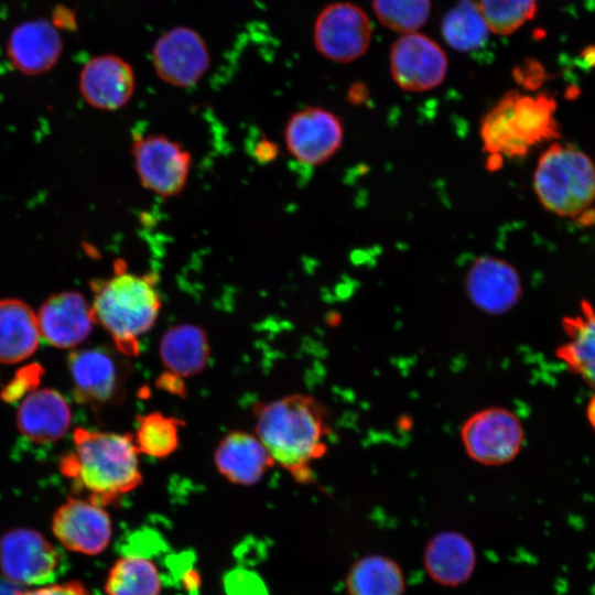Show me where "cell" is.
Here are the masks:
<instances>
[{
    "instance_id": "cell-1",
    "label": "cell",
    "mask_w": 595,
    "mask_h": 595,
    "mask_svg": "<svg viewBox=\"0 0 595 595\" xmlns=\"http://www.w3.org/2000/svg\"><path fill=\"white\" fill-rule=\"evenodd\" d=\"M255 434L274 464L300 483L313 479L311 465L327 448L326 409L309 394L294 393L253 408Z\"/></svg>"
},
{
    "instance_id": "cell-2",
    "label": "cell",
    "mask_w": 595,
    "mask_h": 595,
    "mask_svg": "<svg viewBox=\"0 0 595 595\" xmlns=\"http://www.w3.org/2000/svg\"><path fill=\"white\" fill-rule=\"evenodd\" d=\"M73 443L60 470L89 501L105 507L141 485L133 435L77 428Z\"/></svg>"
},
{
    "instance_id": "cell-3",
    "label": "cell",
    "mask_w": 595,
    "mask_h": 595,
    "mask_svg": "<svg viewBox=\"0 0 595 595\" xmlns=\"http://www.w3.org/2000/svg\"><path fill=\"white\" fill-rule=\"evenodd\" d=\"M94 323L111 337L125 356H137L139 339L154 325L161 309L156 275L119 270L108 279L91 282Z\"/></svg>"
},
{
    "instance_id": "cell-4",
    "label": "cell",
    "mask_w": 595,
    "mask_h": 595,
    "mask_svg": "<svg viewBox=\"0 0 595 595\" xmlns=\"http://www.w3.org/2000/svg\"><path fill=\"white\" fill-rule=\"evenodd\" d=\"M554 112L555 100L548 95L507 91L482 120L484 151L501 160L524 156L537 143L560 136Z\"/></svg>"
},
{
    "instance_id": "cell-5",
    "label": "cell",
    "mask_w": 595,
    "mask_h": 595,
    "mask_svg": "<svg viewBox=\"0 0 595 595\" xmlns=\"http://www.w3.org/2000/svg\"><path fill=\"white\" fill-rule=\"evenodd\" d=\"M540 203L562 217H578L595 203V166L572 145L554 143L540 156L533 175Z\"/></svg>"
},
{
    "instance_id": "cell-6",
    "label": "cell",
    "mask_w": 595,
    "mask_h": 595,
    "mask_svg": "<svg viewBox=\"0 0 595 595\" xmlns=\"http://www.w3.org/2000/svg\"><path fill=\"white\" fill-rule=\"evenodd\" d=\"M64 567L62 552L35 530L14 529L0 539V570L14 584L48 585Z\"/></svg>"
},
{
    "instance_id": "cell-7",
    "label": "cell",
    "mask_w": 595,
    "mask_h": 595,
    "mask_svg": "<svg viewBox=\"0 0 595 595\" xmlns=\"http://www.w3.org/2000/svg\"><path fill=\"white\" fill-rule=\"evenodd\" d=\"M132 158L144 188L164 198L176 196L184 190L192 156L177 141L156 133L134 134Z\"/></svg>"
},
{
    "instance_id": "cell-8",
    "label": "cell",
    "mask_w": 595,
    "mask_h": 595,
    "mask_svg": "<svg viewBox=\"0 0 595 595\" xmlns=\"http://www.w3.org/2000/svg\"><path fill=\"white\" fill-rule=\"evenodd\" d=\"M462 444L476 463L499 466L515 459L523 443L518 416L502 407L475 412L462 425Z\"/></svg>"
},
{
    "instance_id": "cell-9",
    "label": "cell",
    "mask_w": 595,
    "mask_h": 595,
    "mask_svg": "<svg viewBox=\"0 0 595 595\" xmlns=\"http://www.w3.org/2000/svg\"><path fill=\"white\" fill-rule=\"evenodd\" d=\"M372 29L366 12L349 2L325 7L313 26L317 52L337 63H348L363 56L371 42Z\"/></svg>"
},
{
    "instance_id": "cell-10",
    "label": "cell",
    "mask_w": 595,
    "mask_h": 595,
    "mask_svg": "<svg viewBox=\"0 0 595 595\" xmlns=\"http://www.w3.org/2000/svg\"><path fill=\"white\" fill-rule=\"evenodd\" d=\"M151 61L164 83L187 88L196 85L210 65L203 36L188 26H175L162 33L153 44Z\"/></svg>"
},
{
    "instance_id": "cell-11",
    "label": "cell",
    "mask_w": 595,
    "mask_h": 595,
    "mask_svg": "<svg viewBox=\"0 0 595 595\" xmlns=\"http://www.w3.org/2000/svg\"><path fill=\"white\" fill-rule=\"evenodd\" d=\"M68 369L78 402L97 408L122 399L127 372L113 350L75 349L69 355Z\"/></svg>"
},
{
    "instance_id": "cell-12",
    "label": "cell",
    "mask_w": 595,
    "mask_h": 595,
    "mask_svg": "<svg viewBox=\"0 0 595 595\" xmlns=\"http://www.w3.org/2000/svg\"><path fill=\"white\" fill-rule=\"evenodd\" d=\"M448 62L443 48L429 36L412 32L400 36L390 51V72L405 91L434 89L444 80Z\"/></svg>"
},
{
    "instance_id": "cell-13",
    "label": "cell",
    "mask_w": 595,
    "mask_h": 595,
    "mask_svg": "<svg viewBox=\"0 0 595 595\" xmlns=\"http://www.w3.org/2000/svg\"><path fill=\"white\" fill-rule=\"evenodd\" d=\"M344 128L340 119L321 107H306L294 112L284 128L289 153L300 163L320 165L342 147Z\"/></svg>"
},
{
    "instance_id": "cell-14",
    "label": "cell",
    "mask_w": 595,
    "mask_h": 595,
    "mask_svg": "<svg viewBox=\"0 0 595 595\" xmlns=\"http://www.w3.org/2000/svg\"><path fill=\"white\" fill-rule=\"evenodd\" d=\"M52 531L64 548L87 555L101 553L112 534L104 507L75 497L67 498L55 511Z\"/></svg>"
},
{
    "instance_id": "cell-15",
    "label": "cell",
    "mask_w": 595,
    "mask_h": 595,
    "mask_svg": "<svg viewBox=\"0 0 595 595\" xmlns=\"http://www.w3.org/2000/svg\"><path fill=\"white\" fill-rule=\"evenodd\" d=\"M41 339L60 349H74L91 333L90 304L77 291L48 296L36 313Z\"/></svg>"
},
{
    "instance_id": "cell-16",
    "label": "cell",
    "mask_w": 595,
    "mask_h": 595,
    "mask_svg": "<svg viewBox=\"0 0 595 595\" xmlns=\"http://www.w3.org/2000/svg\"><path fill=\"white\" fill-rule=\"evenodd\" d=\"M136 87L132 66L120 56L104 54L90 58L79 75V91L95 109L113 111L131 99Z\"/></svg>"
},
{
    "instance_id": "cell-17",
    "label": "cell",
    "mask_w": 595,
    "mask_h": 595,
    "mask_svg": "<svg viewBox=\"0 0 595 595\" xmlns=\"http://www.w3.org/2000/svg\"><path fill=\"white\" fill-rule=\"evenodd\" d=\"M466 290L477 307L486 313L502 314L518 303L522 285L513 266L502 259L484 256L469 267Z\"/></svg>"
},
{
    "instance_id": "cell-18",
    "label": "cell",
    "mask_w": 595,
    "mask_h": 595,
    "mask_svg": "<svg viewBox=\"0 0 595 595\" xmlns=\"http://www.w3.org/2000/svg\"><path fill=\"white\" fill-rule=\"evenodd\" d=\"M17 428L28 440L52 443L62 439L72 423L67 400L57 390L41 388L30 391L19 404Z\"/></svg>"
},
{
    "instance_id": "cell-19",
    "label": "cell",
    "mask_w": 595,
    "mask_h": 595,
    "mask_svg": "<svg viewBox=\"0 0 595 595\" xmlns=\"http://www.w3.org/2000/svg\"><path fill=\"white\" fill-rule=\"evenodd\" d=\"M62 39L46 20L36 19L17 25L8 41L7 52L11 65L24 75L48 72L62 53Z\"/></svg>"
},
{
    "instance_id": "cell-20",
    "label": "cell",
    "mask_w": 595,
    "mask_h": 595,
    "mask_svg": "<svg viewBox=\"0 0 595 595\" xmlns=\"http://www.w3.org/2000/svg\"><path fill=\"white\" fill-rule=\"evenodd\" d=\"M214 462L227 480L241 486L256 484L274 464L257 435L244 431L229 432L220 440Z\"/></svg>"
},
{
    "instance_id": "cell-21",
    "label": "cell",
    "mask_w": 595,
    "mask_h": 595,
    "mask_svg": "<svg viewBox=\"0 0 595 595\" xmlns=\"http://www.w3.org/2000/svg\"><path fill=\"white\" fill-rule=\"evenodd\" d=\"M423 563L428 574L436 583L458 586L465 583L475 570V549L461 533L441 532L426 544Z\"/></svg>"
},
{
    "instance_id": "cell-22",
    "label": "cell",
    "mask_w": 595,
    "mask_h": 595,
    "mask_svg": "<svg viewBox=\"0 0 595 595\" xmlns=\"http://www.w3.org/2000/svg\"><path fill=\"white\" fill-rule=\"evenodd\" d=\"M41 342L36 313L19 299L0 300V363L18 364L32 356Z\"/></svg>"
},
{
    "instance_id": "cell-23",
    "label": "cell",
    "mask_w": 595,
    "mask_h": 595,
    "mask_svg": "<svg viewBox=\"0 0 595 595\" xmlns=\"http://www.w3.org/2000/svg\"><path fill=\"white\" fill-rule=\"evenodd\" d=\"M159 354L169 372L187 378L205 368L209 360L210 346L206 333L201 327L180 324L163 334Z\"/></svg>"
},
{
    "instance_id": "cell-24",
    "label": "cell",
    "mask_w": 595,
    "mask_h": 595,
    "mask_svg": "<svg viewBox=\"0 0 595 595\" xmlns=\"http://www.w3.org/2000/svg\"><path fill=\"white\" fill-rule=\"evenodd\" d=\"M562 326L567 340L555 350L566 367L595 388V310L582 301L581 312L564 316Z\"/></svg>"
},
{
    "instance_id": "cell-25",
    "label": "cell",
    "mask_w": 595,
    "mask_h": 595,
    "mask_svg": "<svg viewBox=\"0 0 595 595\" xmlns=\"http://www.w3.org/2000/svg\"><path fill=\"white\" fill-rule=\"evenodd\" d=\"M349 595H403L405 582L400 565L383 555L356 561L346 576Z\"/></svg>"
},
{
    "instance_id": "cell-26",
    "label": "cell",
    "mask_w": 595,
    "mask_h": 595,
    "mask_svg": "<svg viewBox=\"0 0 595 595\" xmlns=\"http://www.w3.org/2000/svg\"><path fill=\"white\" fill-rule=\"evenodd\" d=\"M161 587L158 566L137 554L119 558L111 566L105 584L107 595H159Z\"/></svg>"
},
{
    "instance_id": "cell-27",
    "label": "cell",
    "mask_w": 595,
    "mask_h": 595,
    "mask_svg": "<svg viewBox=\"0 0 595 595\" xmlns=\"http://www.w3.org/2000/svg\"><path fill=\"white\" fill-rule=\"evenodd\" d=\"M441 32L452 48L470 52L484 45L489 29L474 0H458L444 15Z\"/></svg>"
},
{
    "instance_id": "cell-28",
    "label": "cell",
    "mask_w": 595,
    "mask_h": 595,
    "mask_svg": "<svg viewBox=\"0 0 595 595\" xmlns=\"http://www.w3.org/2000/svg\"><path fill=\"white\" fill-rule=\"evenodd\" d=\"M184 423L160 412H151L139 419L133 436L139 453L163 458L173 454L180 443V429Z\"/></svg>"
},
{
    "instance_id": "cell-29",
    "label": "cell",
    "mask_w": 595,
    "mask_h": 595,
    "mask_svg": "<svg viewBox=\"0 0 595 595\" xmlns=\"http://www.w3.org/2000/svg\"><path fill=\"white\" fill-rule=\"evenodd\" d=\"M489 31L507 35L517 31L537 12V0H474Z\"/></svg>"
},
{
    "instance_id": "cell-30",
    "label": "cell",
    "mask_w": 595,
    "mask_h": 595,
    "mask_svg": "<svg viewBox=\"0 0 595 595\" xmlns=\"http://www.w3.org/2000/svg\"><path fill=\"white\" fill-rule=\"evenodd\" d=\"M431 0H372L374 11L388 29L412 33L425 24L431 13Z\"/></svg>"
},
{
    "instance_id": "cell-31",
    "label": "cell",
    "mask_w": 595,
    "mask_h": 595,
    "mask_svg": "<svg viewBox=\"0 0 595 595\" xmlns=\"http://www.w3.org/2000/svg\"><path fill=\"white\" fill-rule=\"evenodd\" d=\"M19 595H89V592L79 582H67L44 585Z\"/></svg>"
},
{
    "instance_id": "cell-32",
    "label": "cell",
    "mask_w": 595,
    "mask_h": 595,
    "mask_svg": "<svg viewBox=\"0 0 595 595\" xmlns=\"http://www.w3.org/2000/svg\"><path fill=\"white\" fill-rule=\"evenodd\" d=\"M544 72L542 67L532 60L527 61L526 64L515 73V76L520 84L528 88H536L540 84Z\"/></svg>"
},
{
    "instance_id": "cell-33",
    "label": "cell",
    "mask_w": 595,
    "mask_h": 595,
    "mask_svg": "<svg viewBox=\"0 0 595 595\" xmlns=\"http://www.w3.org/2000/svg\"><path fill=\"white\" fill-rule=\"evenodd\" d=\"M159 385L167 390L169 392L175 393V394H183L185 392L183 378L173 375L171 372H166L159 379Z\"/></svg>"
},
{
    "instance_id": "cell-34",
    "label": "cell",
    "mask_w": 595,
    "mask_h": 595,
    "mask_svg": "<svg viewBox=\"0 0 595 595\" xmlns=\"http://www.w3.org/2000/svg\"><path fill=\"white\" fill-rule=\"evenodd\" d=\"M586 418L593 429H595V394L589 399L586 407Z\"/></svg>"
},
{
    "instance_id": "cell-35",
    "label": "cell",
    "mask_w": 595,
    "mask_h": 595,
    "mask_svg": "<svg viewBox=\"0 0 595 595\" xmlns=\"http://www.w3.org/2000/svg\"><path fill=\"white\" fill-rule=\"evenodd\" d=\"M583 60L591 66L595 65V46H589L582 52Z\"/></svg>"
}]
</instances>
